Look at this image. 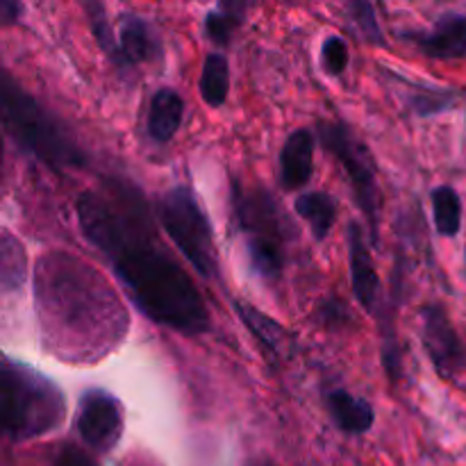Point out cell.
<instances>
[{
    "instance_id": "cell-1",
    "label": "cell",
    "mask_w": 466,
    "mask_h": 466,
    "mask_svg": "<svg viewBox=\"0 0 466 466\" xmlns=\"http://www.w3.org/2000/svg\"><path fill=\"white\" fill-rule=\"evenodd\" d=\"M85 239L105 255L144 317L187 337L209 330L208 305L189 273L159 241L144 194L126 180L82 191L76 203Z\"/></svg>"
},
{
    "instance_id": "cell-2",
    "label": "cell",
    "mask_w": 466,
    "mask_h": 466,
    "mask_svg": "<svg viewBox=\"0 0 466 466\" xmlns=\"http://www.w3.org/2000/svg\"><path fill=\"white\" fill-rule=\"evenodd\" d=\"M35 300L41 330L55 353L71 362H96L127 335L130 317L103 276L68 253L36 262Z\"/></svg>"
},
{
    "instance_id": "cell-3",
    "label": "cell",
    "mask_w": 466,
    "mask_h": 466,
    "mask_svg": "<svg viewBox=\"0 0 466 466\" xmlns=\"http://www.w3.org/2000/svg\"><path fill=\"white\" fill-rule=\"evenodd\" d=\"M0 114L5 132L16 148L53 171H71L86 164V153L76 137L50 109L32 98L9 71L0 76Z\"/></svg>"
},
{
    "instance_id": "cell-4",
    "label": "cell",
    "mask_w": 466,
    "mask_h": 466,
    "mask_svg": "<svg viewBox=\"0 0 466 466\" xmlns=\"http://www.w3.org/2000/svg\"><path fill=\"white\" fill-rule=\"evenodd\" d=\"M66 419V396L57 382L27 367L3 358V432L12 441H27L57 431Z\"/></svg>"
},
{
    "instance_id": "cell-5",
    "label": "cell",
    "mask_w": 466,
    "mask_h": 466,
    "mask_svg": "<svg viewBox=\"0 0 466 466\" xmlns=\"http://www.w3.org/2000/svg\"><path fill=\"white\" fill-rule=\"evenodd\" d=\"M230 189L232 218L237 232L244 237L250 268L267 282L280 280L287 267V246L294 239L291 235H296V228L267 189H246L237 180Z\"/></svg>"
},
{
    "instance_id": "cell-6",
    "label": "cell",
    "mask_w": 466,
    "mask_h": 466,
    "mask_svg": "<svg viewBox=\"0 0 466 466\" xmlns=\"http://www.w3.org/2000/svg\"><path fill=\"white\" fill-rule=\"evenodd\" d=\"M159 226L176 244L182 258L194 267L203 280H217L218 258L214 244L212 223L200 208L198 196L187 185H176L164 191L155 205Z\"/></svg>"
},
{
    "instance_id": "cell-7",
    "label": "cell",
    "mask_w": 466,
    "mask_h": 466,
    "mask_svg": "<svg viewBox=\"0 0 466 466\" xmlns=\"http://www.w3.org/2000/svg\"><path fill=\"white\" fill-rule=\"evenodd\" d=\"M317 135L323 148L341 164L349 176L355 203L367 218L371 241L378 244V237H380V230H378L380 226V185H378L376 162H373L367 144L341 121H321Z\"/></svg>"
},
{
    "instance_id": "cell-8",
    "label": "cell",
    "mask_w": 466,
    "mask_h": 466,
    "mask_svg": "<svg viewBox=\"0 0 466 466\" xmlns=\"http://www.w3.org/2000/svg\"><path fill=\"white\" fill-rule=\"evenodd\" d=\"M126 417L123 405L105 390H86L76 412L77 437L96 453H109L121 441Z\"/></svg>"
},
{
    "instance_id": "cell-9",
    "label": "cell",
    "mask_w": 466,
    "mask_h": 466,
    "mask_svg": "<svg viewBox=\"0 0 466 466\" xmlns=\"http://www.w3.org/2000/svg\"><path fill=\"white\" fill-rule=\"evenodd\" d=\"M421 321V344L432 367L441 378H455L466 367V349L441 305H423L419 312Z\"/></svg>"
},
{
    "instance_id": "cell-10",
    "label": "cell",
    "mask_w": 466,
    "mask_h": 466,
    "mask_svg": "<svg viewBox=\"0 0 466 466\" xmlns=\"http://www.w3.org/2000/svg\"><path fill=\"white\" fill-rule=\"evenodd\" d=\"M346 248H349L350 287H353L355 300L369 314L380 312V276H378V268L373 264L367 232H364L362 223H349V230H346Z\"/></svg>"
},
{
    "instance_id": "cell-11",
    "label": "cell",
    "mask_w": 466,
    "mask_h": 466,
    "mask_svg": "<svg viewBox=\"0 0 466 466\" xmlns=\"http://www.w3.org/2000/svg\"><path fill=\"white\" fill-rule=\"evenodd\" d=\"M399 36L431 59H464L466 14L446 12L428 30H405Z\"/></svg>"
},
{
    "instance_id": "cell-12",
    "label": "cell",
    "mask_w": 466,
    "mask_h": 466,
    "mask_svg": "<svg viewBox=\"0 0 466 466\" xmlns=\"http://www.w3.org/2000/svg\"><path fill=\"white\" fill-rule=\"evenodd\" d=\"M162 57V41L157 32L139 14H123L116 32V59L118 71H132L141 64L157 62Z\"/></svg>"
},
{
    "instance_id": "cell-13",
    "label": "cell",
    "mask_w": 466,
    "mask_h": 466,
    "mask_svg": "<svg viewBox=\"0 0 466 466\" xmlns=\"http://www.w3.org/2000/svg\"><path fill=\"white\" fill-rule=\"evenodd\" d=\"M314 135L299 127L287 137L280 150V185L285 189H303L314 176Z\"/></svg>"
},
{
    "instance_id": "cell-14",
    "label": "cell",
    "mask_w": 466,
    "mask_h": 466,
    "mask_svg": "<svg viewBox=\"0 0 466 466\" xmlns=\"http://www.w3.org/2000/svg\"><path fill=\"white\" fill-rule=\"evenodd\" d=\"M326 408L332 423L344 435H364L376 423V410L362 396L350 394L349 390H330L326 394Z\"/></svg>"
},
{
    "instance_id": "cell-15",
    "label": "cell",
    "mask_w": 466,
    "mask_h": 466,
    "mask_svg": "<svg viewBox=\"0 0 466 466\" xmlns=\"http://www.w3.org/2000/svg\"><path fill=\"white\" fill-rule=\"evenodd\" d=\"M185 118V100L171 86L157 89L150 98L148 116H146V132L155 144H168L177 135Z\"/></svg>"
},
{
    "instance_id": "cell-16",
    "label": "cell",
    "mask_w": 466,
    "mask_h": 466,
    "mask_svg": "<svg viewBox=\"0 0 466 466\" xmlns=\"http://www.w3.org/2000/svg\"><path fill=\"white\" fill-rule=\"evenodd\" d=\"M399 85L403 89V100L419 118H431L441 112H449L458 103V91L449 86L428 85V82H410L399 77Z\"/></svg>"
},
{
    "instance_id": "cell-17",
    "label": "cell",
    "mask_w": 466,
    "mask_h": 466,
    "mask_svg": "<svg viewBox=\"0 0 466 466\" xmlns=\"http://www.w3.org/2000/svg\"><path fill=\"white\" fill-rule=\"evenodd\" d=\"M294 209L309 226L317 241H326L337 221V203L326 191H308L294 200Z\"/></svg>"
},
{
    "instance_id": "cell-18",
    "label": "cell",
    "mask_w": 466,
    "mask_h": 466,
    "mask_svg": "<svg viewBox=\"0 0 466 466\" xmlns=\"http://www.w3.org/2000/svg\"><path fill=\"white\" fill-rule=\"evenodd\" d=\"M235 312L237 317L241 319L246 328L250 330V335L264 346V349L271 350L273 355H282V350L287 349V341H289V335H287L285 328L271 319L268 314H264L262 309L253 308V305L244 303V300H235Z\"/></svg>"
},
{
    "instance_id": "cell-19",
    "label": "cell",
    "mask_w": 466,
    "mask_h": 466,
    "mask_svg": "<svg viewBox=\"0 0 466 466\" xmlns=\"http://www.w3.org/2000/svg\"><path fill=\"white\" fill-rule=\"evenodd\" d=\"M198 89L209 107L226 105L228 94H230V64H228L226 55L218 53V50L205 55Z\"/></svg>"
},
{
    "instance_id": "cell-20",
    "label": "cell",
    "mask_w": 466,
    "mask_h": 466,
    "mask_svg": "<svg viewBox=\"0 0 466 466\" xmlns=\"http://www.w3.org/2000/svg\"><path fill=\"white\" fill-rule=\"evenodd\" d=\"M248 9L250 3H230V0H226L218 7H214L212 12L205 14L203 35L217 46H230L232 36H235L237 27L244 23Z\"/></svg>"
},
{
    "instance_id": "cell-21",
    "label": "cell",
    "mask_w": 466,
    "mask_h": 466,
    "mask_svg": "<svg viewBox=\"0 0 466 466\" xmlns=\"http://www.w3.org/2000/svg\"><path fill=\"white\" fill-rule=\"evenodd\" d=\"M27 278V253L21 241L7 230L0 239V280H3L5 294L21 289Z\"/></svg>"
},
{
    "instance_id": "cell-22",
    "label": "cell",
    "mask_w": 466,
    "mask_h": 466,
    "mask_svg": "<svg viewBox=\"0 0 466 466\" xmlns=\"http://www.w3.org/2000/svg\"><path fill=\"white\" fill-rule=\"evenodd\" d=\"M432 218L441 237H455L462 228V200L460 194L449 185L432 189Z\"/></svg>"
},
{
    "instance_id": "cell-23",
    "label": "cell",
    "mask_w": 466,
    "mask_h": 466,
    "mask_svg": "<svg viewBox=\"0 0 466 466\" xmlns=\"http://www.w3.org/2000/svg\"><path fill=\"white\" fill-rule=\"evenodd\" d=\"M346 12H349L350 21H353L360 36H362L367 44L385 46V35H382L376 7H373L371 3H367V0H350V3L346 5Z\"/></svg>"
},
{
    "instance_id": "cell-24",
    "label": "cell",
    "mask_w": 466,
    "mask_h": 466,
    "mask_svg": "<svg viewBox=\"0 0 466 466\" xmlns=\"http://www.w3.org/2000/svg\"><path fill=\"white\" fill-rule=\"evenodd\" d=\"M321 62L326 73L330 76H341L349 66V46L339 35H330L321 46Z\"/></svg>"
},
{
    "instance_id": "cell-25",
    "label": "cell",
    "mask_w": 466,
    "mask_h": 466,
    "mask_svg": "<svg viewBox=\"0 0 466 466\" xmlns=\"http://www.w3.org/2000/svg\"><path fill=\"white\" fill-rule=\"evenodd\" d=\"M53 466H98L91 455H86L85 451L77 449V446H64L57 455H55Z\"/></svg>"
},
{
    "instance_id": "cell-26",
    "label": "cell",
    "mask_w": 466,
    "mask_h": 466,
    "mask_svg": "<svg viewBox=\"0 0 466 466\" xmlns=\"http://www.w3.org/2000/svg\"><path fill=\"white\" fill-rule=\"evenodd\" d=\"M23 5L16 3V0H3L0 3V18H3V25H12L21 18Z\"/></svg>"
},
{
    "instance_id": "cell-27",
    "label": "cell",
    "mask_w": 466,
    "mask_h": 466,
    "mask_svg": "<svg viewBox=\"0 0 466 466\" xmlns=\"http://www.w3.org/2000/svg\"><path fill=\"white\" fill-rule=\"evenodd\" d=\"M259 466H276V464H259Z\"/></svg>"
}]
</instances>
